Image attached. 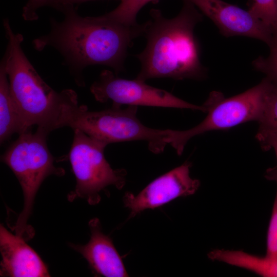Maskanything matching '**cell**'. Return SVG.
I'll use <instances>...</instances> for the list:
<instances>
[{
  "label": "cell",
  "mask_w": 277,
  "mask_h": 277,
  "mask_svg": "<svg viewBox=\"0 0 277 277\" xmlns=\"http://www.w3.org/2000/svg\"><path fill=\"white\" fill-rule=\"evenodd\" d=\"M155 0H121L113 10L104 14L106 18L125 25L134 26L138 24L136 16L146 4Z\"/></svg>",
  "instance_id": "obj_16"
},
{
  "label": "cell",
  "mask_w": 277,
  "mask_h": 277,
  "mask_svg": "<svg viewBox=\"0 0 277 277\" xmlns=\"http://www.w3.org/2000/svg\"><path fill=\"white\" fill-rule=\"evenodd\" d=\"M49 133L37 128L19 134L1 157L17 177L23 190L24 202L14 229L16 234L24 238L30 230L27 225L36 194L48 176H62L65 171L54 165V158L48 148L46 138Z\"/></svg>",
  "instance_id": "obj_4"
},
{
  "label": "cell",
  "mask_w": 277,
  "mask_h": 277,
  "mask_svg": "<svg viewBox=\"0 0 277 277\" xmlns=\"http://www.w3.org/2000/svg\"><path fill=\"white\" fill-rule=\"evenodd\" d=\"M210 259L245 268L263 276H277V259L253 255L242 251L214 250L208 254Z\"/></svg>",
  "instance_id": "obj_14"
},
{
  "label": "cell",
  "mask_w": 277,
  "mask_h": 277,
  "mask_svg": "<svg viewBox=\"0 0 277 277\" xmlns=\"http://www.w3.org/2000/svg\"><path fill=\"white\" fill-rule=\"evenodd\" d=\"M191 166L190 163L185 162L152 181L136 195L125 193L123 202L130 210V218L145 209H153L177 197L194 194L200 182L190 176Z\"/></svg>",
  "instance_id": "obj_9"
},
{
  "label": "cell",
  "mask_w": 277,
  "mask_h": 277,
  "mask_svg": "<svg viewBox=\"0 0 277 277\" xmlns=\"http://www.w3.org/2000/svg\"><path fill=\"white\" fill-rule=\"evenodd\" d=\"M265 257L271 260L277 259V189L267 233Z\"/></svg>",
  "instance_id": "obj_19"
},
{
  "label": "cell",
  "mask_w": 277,
  "mask_h": 277,
  "mask_svg": "<svg viewBox=\"0 0 277 277\" xmlns=\"http://www.w3.org/2000/svg\"><path fill=\"white\" fill-rule=\"evenodd\" d=\"M68 159L76 179L71 200L84 198L90 205L97 204L100 192L110 185L118 189L125 184L126 171L113 169L106 160L104 152L107 144L95 140L80 130L74 129Z\"/></svg>",
  "instance_id": "obj_7"
},
{
  "label": "cell",
  "mask_w": 277,
  "mask_h": 277,
  "mask_svg": "<svg viewBox=\"0 0 277 277\" xmlns=\"http://www.w3.org/2000/svg\"><path fill=\"white\" fill-rule=\"evenodd\" d=\"M268 83L265 77L256 86L230 97H225L218 91L211 92L203 105L207 112L206 117L189 129H169L168 144L181 155L188 141L195 136L210 131L228 129L249 121L258 122L264 107Z\"/></svg>",
  "instance_id": "obj_6"
},
{
  "label": "cell",
  "mask_w": 277,
  "mask_h": 277,
  "mask_svg": "<svg viewBox=\"0 0 277 277\" xmlns=\"http://www.w3.org/2000/svg\"><path fill=\"white\" fill-rule=\"evenodd\" d=\"M3 24L7 45L1 62L26 127L36 125L50 133L66 126L68 115L78 105L76 93L72 89L57 92L47 85L22 48L23 36L13 31L8 18Z\"/></svg>",
  "instance_id": "obj_3"
},
{
  "label": "cell",
  "mask_w": 277,
  "mask_h": 277,
  "mask_svg": "<svg viewBox=\"0 0 277 277\" xmlns=\"http://www.w3.org/2000/svg\"><path fill=\"white\" fill-rule=\"evenodd\" d=\"M183 1L181 11L172 18L165 17L159 9L150 10V18L144 23L146 45L135 55L141 63L136 79L146 82L157 78H205L206 71L201 63L200 46L194 34L203 15L191 3Z\"/></svg>",
  "instance_id": "obj_2"
},
{
  "label": "cell",
  "mask_w": 277,
  "mask_h": 277,
  "mask_svg": "<svg viewBox=\"0 0 277 277\" xmlns=\"http://www.w3.org/2000/svg\"><path fill=\"white\" fill-rule=\"evenodd\" d=\"M55 0H28L23 8L22 16L26 21H34L38 19L37 11L39 8L49 6L53 8Z\"/></svg>",
  "instance_id": "obj_20"
},
{
  "label": "cell",
  "mask_w": 277,
  "mask_h": 277,
  "mask_svg": "<svg viewBox=\"0 0 277 277\" xmlns=\"http://www.w3.org/2000/svg\"><path fill=\"white\" fill-rule=\"evenodd\" d=\"M273 148L277 159V136L272 138L268 143L266 151ZM265 177L268 180L275 181L277 183V164L273 167L268 169L265 174Z\"/></svg>",
  "instance_id": "obj_21"
},
{
  "label": "cell",
  "mask_w": 277,
  "mask_h": 277,
  "mask_svg": "<svg viewBox=\"0 0 277 277\" xmlns=\"http://www.w3.org/2000/svg\"><path fill=\"white\" fill-rule=\"evenodd\" d=\"M57 10L63 13V20L50 18L49 32L32 42L36 50L47 47L56 50L80 86L85 85L82 73L88 66L109 67L116 75L124 70L128 49L143 35L144 24L127 26L103 15L83 17L74 5L61 6Z\"/></svg>",
  "instance_id": "obj_1"
},
{
  "label": "cell",
  "mask_w": 277,
  "mask_h": 277,
  "mask_svg": "<svg viewBox=\"0 0 277 277\" xmlns=\"http://www.w3.org/2000/svg\"><path fill=\"white\" fill-rule=\"evenodd\" d=\"M248 10L272 33L277 30V0H250Z\"/></svg>",
  "instance_id": "obj_17"
},
{
  "label": "cell",
  "mask_w": 277,
  "mask_h": 277,
  "mask_svg": "<svg viewBox=\"0 0 277 277\" xmlns=\"http://www.w3.org/2000/svg\"><path fill=\"white\" fill-rule=\"evenodd\" d=\"M91 238L85 245L71 244L88 261L97 274L108 277L128 276L122 259L111 239L101 230L99 220L91 219L89 222Z\"/></svg>",
  "instance_id": "obj_12"
},
{
  "label": "cell",
  "mask_w": 277,
  "mask_h": 277,
  "mask_svg": "<svg viewBox=\"0 0 277 277\" xmlns=\"http://www.w3.org/2000/svg\"><path fill=\"white\" fill-rule=\"evenodd\" d=\"M268 46L269 55L266 57L259 56L253 61L252 65L256 70L265 74L266 77L277 87V30L273 32Z\"/></svg>",
  "instance_id": "obj_18"
},
{
  "label": "cell",
  "mask_w": 277,
  "mask_h": 277,
  "mask_svg": "<svg viewBox=\"0 0 277 277\" xmlns=\"http://www.w3.org/2000/svg\"><path fill=\"white\" fill-rule=\"evenodd\" d=\"M268 80L264 105L258 121L259 127L255 135L264 151H266L269 142L277 136V87Z\"/></svg>",
  "instance_id": "obj_15"
},
{
  "label": "cell",
  "mask_w": 277,
  "mask_h": 277,
  "mask_svg": "<svg viewBox=\"0 0 277 277\" xmlns=\"http://www.w3.org/2000/svg\"><path fill=\"white\" fill-rule=\"evenodd\" d=\"M210 18L226 36H242L261 40L268 45L272 30L248 10L222 0H187Z\"/></svg>",
  "instance_id": "obj_10"
},
{
  "label": "cell",
  "mask_w": 277,
  "mask_h": 277,
  "mask_svg": "<svg viewBox=\"0 0 277 277\" xmlns=\"http://www.w3.org/2000/svg\"><path fill=\"white\" fill-rule=\"evenodd\" d=\"M0 274L11 277L50 276L48 269L36 252L17 234L0 226Z\"/></svg>",
  "instance_id": "obj_11"
},
{
  "label": "cell",
  "mask_w": 277,
  "mask_h": 277,
  "mask_svg": "<svg viewBox=\"0 0 277 277\" xmlns=\"http://www.w3.org/2000/svg\"><path fill=\"white\" fill-rule=\"evenodd\" d=\"M91 1L96 0H55L54 2L53 8L57 10V9L61 6L75 5V4H80L84 2Z\"/></svg>",
  "instance_id": "obj_22"
},
{
  "label": "cell",
  "mask_w": 277,
  "mask_h": 277,
  "mask_svg": "<svg viewBox=\"0 0 277 277\" xmlns=\"http://www.w3.org/2000/svg\"><path fill=\"white\" fill-rule=\"evenodd\" d=\"M29 129L26 127L11 92L4 66L0 64V142L2 144L11 135Z\"/></svg>",
  "instance_id": "obj_13"
},
{
  "label": "cell",
  "mask_w": 277,
  "mask_h": 277,
  "mask_svg": "<svg viewBox=\"0 0 277 277\" xmlns=\"http://www.w3.org/2000/svg\"><path fill=\"white\" fill-rule=\"evenodd\" d=\"M137 106L113 104L111 108L89 111L87 106L77 105L68 116L66 126L78 129L90 137L107 145L110 143L144 141L154 153L162 152L168 144L169 129L149 128L137 117Z\"/></svg>",
  "instance_id": "obj_5"
},
{
  "label": "cell",
  "mask_w": 277,
  "mask_h": 277,
  "mask_svg": "<svg viewBox=\"0 0 277 277\" xmlns=\"http://www.w3.org/2000/svg\"><path fill=\"white\" fill-rule=\"evenodd\" d=\"M90 91L95 99L101 103L111 100L113 104L120 105L190 109L206 112L203 105L191 104L136 78H120L108 70L102 71L97 80L91 86Z\"/></svg>",
  "instance_id": "obj_8"
}]
</instances>
